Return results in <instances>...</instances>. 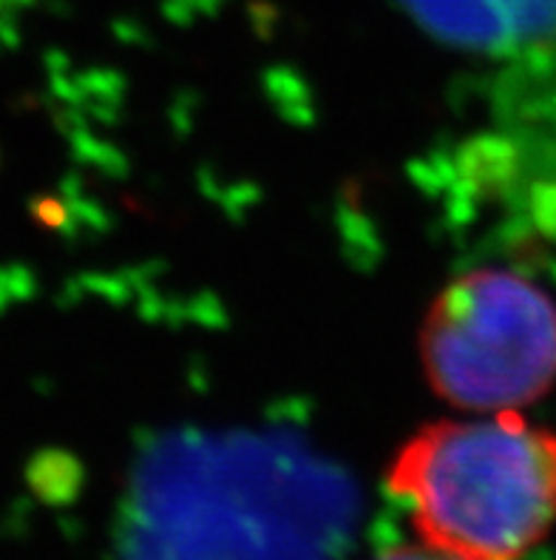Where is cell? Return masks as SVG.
<instances>
[{"label":"cell","instance_id":"cell-3","mask_svg":"<svg viewBox=\"0 0 556 560\" xmlns=\"http://www.w3.org/2000/svg\"><path fill=\"white\" fill-rule=\"evenodd\" d=\"M431 390L465 412L520 410L556 382V302L514 270L454 279L421 330Z\"/></svg>","mask_w":556,"mask_h":560},{"label":"cell","instance_id":"cell-2","mask_svg":"<svg viewBox=\"0 0 556 560\" xmlns=\"http://www.w3.org/2000/svg\"><path fill=\"white\" fill-rule=\"evenodd\" d=\"M387 481L426 547L517 560L556 524V433L517 410L435 421L403 444Z\"/></svg>","mask_w":556,"mask_h":560},{"label":"cell","instance_id":"cell-5","mask_svg":"<svg viewBox=\"0 0 556 560\" xmlns=\"http://www.w3.org/2000/svg\"><path fill=\"white\" fill-rule=\"evenodd\" d=\"M378 560H460L449 552H440L435 547H401V549H392V552L380 555Z\"/></svg>","mask_w":556,"mask_h":560},{"label":"cell","instance_id":"cell-1","mask_svg":"<svg viewBox=\"0 0 556 560\" xmlns=\"http://www.w3.org/2000/svg\"><path fill=\"white\" fill-rule=\"evenodd\" d=\"M353 483L279 435H182L140 464L120 560H335Z\"/></svg>","mask_w":556,"mask_h":560},{"label":"cell","instance_id":"cell-4","mask_svg":"<svg viewBox=\"0 0 556 560\" xmlns=\"http://www.w3.org/2000/svg\"><path fill=\"white\" fill-rule=\"evenodd\" d=\"M417 23L465 49H517L556 35V0H403Z\"/></svg>","mask_w":556,"mask_h":560}]
</instances>
